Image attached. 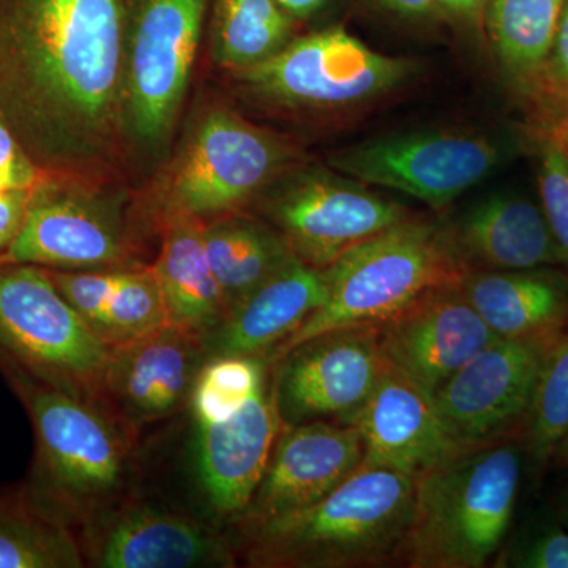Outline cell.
<instances>
[{"label": "cell", "mask_w": 568, "mask_h": 568, "mask_svg": "<svg viewBox=\"0 0 568 568\" xmlns=\"http://www.w3.org/2000/svg\"><path fill=\"white\" fill-rule=\"evenodd\" d=\"M293 28V18L276 0H215L213 58L230 69H248L282 51Z\"/></svg>", "instance_id": "obj_29"}, {"label": "cell", "mask_w": 568, "mask_h": 568, "mask_svg": "<svg viewBox=\"0 0 568 568\" xmlns=\"http://www.w3.org/2000/svg\"><path fill=\"white\" fill-rule=\"evenodd\" d=\"M467 272L446 227L410 216L324 268L323 306L267 361L324 332L379 325L428 291L462 283Z\"/></svg>", "instance_id": "obj_5"}, {"label": "cell", "mask_w": 568, "mask_h": 568, "mask_svg": "<svg viewBox=\"0 0 568 568\" xmlns=\"http://www.w3.org/2000/svg\"><path fill=\"white\" fill-rule=\"evenodd\" d=\"M466 265L488 271H528L560 265L540 205L519 194L485 197L448 231Z\"/></svg>", "instance_id": "obj_23"}, {"label": "cell", "mask_w": 568, "mask_h": 568, "mask_svg": "<svg viewBox=\"0 0 568 568\" xmlns=\"http://www.w3.org/2000/svg\"><path fill=\"white\" fill-rule=\"evenodd\" d=\"M538 142L537 185L540 207L555 239L560 265L568 268V156L549 129Z\"/></svg>", "instance_id": "obj_32"}, {"label": "cell", "mask_w": 568, "mask_h": 568, "mask_svg": "<svg viewBox=\"0 0 568 568\" xmlns=\"http://www.w3.org/2000/svg\"><path fill=\"white\" fill-rule=\"evenodd\" d=\"M203 235L226 315L295 257L274 226L244 215L226 213L209 220Z\"/></svg>", "instance_id": "obj_26"}, {"label": "cell", "mask_w": 568, "mask_h": 568, "mask_svg": "<svg viewBox=\"0 0 568 568\" xmlns=\"http://www.w3.org/2000/svg\"><path fill=\"white\" fill-rule=\"evenodd\" d=\"M207 361L203 336L170 324L112 347L103 383L106 405L138 435L189 405Z\"/></svg>", "instance_id": "obj_19"}, {"label": "cell", "mask_w": 568, "mask_h": 568, "mask_svg": "<svg viewBox=\"0 0 568 568\" xmlns=\"http://www.w3.org/2000/svg\"><path fill=\"white\" fill-rule=\"evenodd\" d=\"M327 295L323 268L293 257L227 313L205 342L209 358L216 355L274 353L320 310Z\"/></svg>", "instance_id": "obj_21"}, {"label": "cell", "mask_w": 568, "mask_h": 568, "mask_svg": "<svg viewBox=\"0 0 568 568\" xmlns=\"http://www.w3.org/2000/svg\"><path fill=\"white\" fill-rule=\"evenodd\" d=\"M268 364L283 425L357 424L386 369L376 325L324 332Z\"/></svg>", "instance_id": "obj_11"}, {"label": "cell", "mask_w": 568, "mask_h": 568, "mask_svg": "<svg viewBox=\"0 0 568 568\" xmlns=\"http://www.w3.org/2000/svg\"><path fill=\"white\" fill-rule=\"evenodd\" d=\"M265 213L294 256L323 271L355 246L410 219L403 205L354 179L323 170L293 175L271 194Z\"/></svg>", "instance_id": "obj_13"}, {"label": "cell", "mask_w": 568, "mask_h": 568, "mask_svg": "<svg viewBox=\"0 0 568 568\" xmlns=\"http://www.w3.org/2000/svg\"><path fill=\"white\" fill-rule=\"evenodd\" d=\"M33 432L24 481L41 506L71 528L134 493L136 433L106 406L7 373Z\"/></svg>", "instance_id": "obj_2"}, {"label": "cell", "mask_w": 568, "mask_h": 568, "mask_svg": "<svg viewBox=\"0 0 568 568\" xmlns=\"http://www.w3.org/2000/svg\"><path fill=\"white\" fill-rule=\"evenodd\" d=\"M560 336L497 338L437 388V413L458 446H489L523 429L538 376Z\"/></svg>", "instance_id": "obj_14"}, {"label": "cell", "mask_w": 568, "mask_h": 568, "mask_svg": "<svg viewBox=\"0 0 568 568\" xmlns=\"http://www.w3.org/2000/svg\"><path fill=\"white\" fill-rule=\"evenodd\" d=\"M521 454L500 440L462 452L416 478L402 560L413 568H480L514 517Z\"/></svg>", "instance_id": "obj_4"}, {"label": "cell", "mask_w": 568, "mask_h": 568, "mask_svg": "<svg viewBox=\"0 0 568 568\" xmlns=\"http://www.w3.org/2000/svg\"><path fill=\"white\" fill-rule=\"evenodd\" d=\"M376 331L384 364L432 395L499 338L459 284L428 291Z\"/></svg>", "instance_id": "obj_16"}, {"label": "cell", "mask_w": 568, "mask_h": 568, "mask_svg": "<svg viewBox=\"0 0 568 568\" xmlns=\"http://www.w3.org/2000/svg\"><path fill=\"white\" fill-rule=\"evenodd\" d=\"M47 271L63 297L111 349L168 324L162 291L151 265Z\"/></svg>", "instance_id": "obj_22"}, {"label": "cell", "mask_w": 568, "mask_h": 568, "mask_svg": "<svg viewBox=\"0 0 568 568\" xmlns=\"http://www.w3.org/2000/svg\"><path fill=\"white\" fill-rule=\"evenodd\" d=\"M355 425L364 440L361 469L416 480L466 450L448 435L433 395L387 365Z\"/></svg>", "instance_id": "obj_20"}, {"label": "cell", "mask_w": 568, "mask_h": 568, "mask_svg": "<svg viewBox=\"0 0 568 568\" xmlns=\"http://www.w3.org/2000/svg\"><path fill=\"white\" fill-rule=\"evenodd\" d=\"M77 532L24 481L0 484V568H82Z\"/></svg>", "instance_id": "obj_27"}, {"label": "cell", "mask_w": 568, "mask_h": 568, "mask_svg": "<svg viewBox=\"0 0 568 568\" xmlns=\"http://www.w3.org/2000/svg\"><path fill=\"white\" fill-rule=\"evenodd\" d=\"M43 175L0 111V192L32 190Z\"/></svg>", "instance_id": "obj_34"}, {"label": "cell", "mask_w": 568, "mask_h": 568, "mask_svg": "<svg viewBox=\"0 0 568 568\" xmlns=\"http://www.w3.org/2000/svg\"><path fill=\"white\" fill-rule=\"evenodd\" d=\"M104 345L52 282L47 268L0 263V373L31 377L106 406ZM110 409V407H108Z\"/></svg>", "instance_id": "obj_6"}, {"label": "cell", "mask_w": 568, "mask_h": 568, "mask_svg": "<svg viewBox=\"0 0 568 568\" xmlns=\"http://www.w3.org/2000/svg\"><path fill=\"white\" fill-rule=\"evenodd\" d=\"M413 477L358 469L294 514L237 529V555L260 568L383 567L402 560L413 518Z\"/></svg>", "instance_id": "obj_3"}, {"label": "cell", "mask_w": 568, "mask_h": 568, "mask_svg": "<svg viewBox=\"0 0 568 568\" xmlns=\"http://www.w3.org/2000/svg\"><path fill=\"white\" fill-rule=\"evenodd\" d=\"M439 13H446L462 24L478 26L485 24V11L488 0H436Z\"/></svg>", "instance_id": "obj_37"}, {"label": "cell", "mask_w": 568, "mask_h": 568, "mask_svg": "<svg viewBox=\"0 0 568 568\" xmlns=\"http://www.w3.org/2000/svg\"><path fill=\"white\" fill-rule=\"evenodd\" d=\"M504 566L568 568V530L549 529L508 559Z\"/></svg>", "instance_id": "obj_35"}, {"label": "cell", "mask_w": 568, "mask_h": 568, "mask_svg": "<svg viewBox=\"0 0 568 568\" xmlns=\"http://www.w3.org/2000/svg\"><path fill=\"white\" fill-rule=\"evenodd\" d=\"M551 462L556 466L568 469V433L562 437V440L556 447L555 454H552Z\"/></svg>", "instance_id": "obj_41"}, {"label": "cell", "mask_w": 568, "mask_h": 568, "mask_svg": "<svg viewBox=\"0 0 568 568\" xmlns=\"http://www.w3.org/2000/svg\"><path fill=\"white\" fill-rule=\"evenodd\" d=\"M566 0H488L484 29L511 84L536 95Z\"/></svg>", "instance_id": "obj_28"}, {"label": "cell", "mask_w": 568, "mask_h": 568, "mask_svg": "<svg viewBox=\"0 0 568 568\" xmlns=\"http://www.w3.org/2000/svg\"><path fill=\"white\" fill-rule=\"evenodd\" d=\"M362 462L364 440L357 425H283L248 507L231 528H250L313 506L354 476Z\"/></svg>", "instance_id": "obj_17"}, {"label": "cell", "mask_w": 568, "mask_h": 568, "mask_svg": "<svg viewBox=\"0 0 568 568\" xmlns=\"http://www.w3.org/2000/svg\"><path fill=\"white\" fill-rule=\"evenodd\" d=\"M293 20H308L325 9L328 0H276Z\"/></svg>", "instance_id": "obj_39"}, {"label": "cell", "mask_w": 568, "mask_h": 568, "mask_svg": "<svg viewBox=\"0 0 568 568\" xmlns=\"http://www.w3.org/2000/svg\"><path fill=\"white\" fill-rule=\"evenodd\" d=\"M568 433V331L552 347L538 376L536 394L523 426V440L537 467L551 462Z\"/></svg>", "instance_id": "obj_31"}, {"label": "cell", "mask_w": 568, "mask_h": 568, "mask_svg": "<svg viewBox=\"0 0 568 568\" xmlns=\"http://www.w3.org/2000/svg\"><path fill=\"white\" fill-rule=\"evenodd\" d=\"M416 62L372 50L343 28L291 40L272 58L239 70L254 93L295 108L355 106L405 84Z\"/></svg>", "instance_id": "obj_7"}, {"label": "cell", "mask_w": 568, "mask_h": 568, "mask_svg": "<svg viewBox=\"0 0 568 568\" xmlns=\"http://www.w3.org/2000/svg\"><path fill=\"white\" fill-rule=\"evenodd\" d=\"M209 0H132L125 29V123L159 142L181 108Z\"/></svg>", "instance_id": "obj_8"}, {"label": "cell", "mask_w": 568, "mask_h": 568, "mask_svg": "<svg viewBox=\"0 0 568 568\" xmlns=\"http://www.w3.org/2000/svg\"><path fill=\"white\" fill-rule=\"evenodd\" d=\"M204 222L166 212L163 241L151 271L162 291L168 324L207 338L226 317L204 246Z\"/></svg>", "instance_id": "obj_25"}, {"label": "cell", "mask_w": 568, "mask_h": 568, "mask_svg": "<svg viewBox=\"0 0 568 568\" xmlns=\"http://www.w3.org/2000/svg\"><path fill=\"white\" fill-rule=\"evenodd\" d=\"M551 130V133L555 134L556 140L559 141V144L562 145L564 152L568 156V112H564V114L558 115L556 121L548 126Z\"/></svg>", "instance_id": "obj_40"}, {"label": "cell", "mask_w": 568, "mask_h": 568, "mask_svg": "<svg viewBox=\"0 0 568 568\" xmlns=\"http://www.w3.org/2000/svg\"><path fill=\"white\" fill-rule=\"evenodd\" d=\"M534 97L548 102L558 115L568 112V0Z\"/></svg>", "instance_id": "obj_33"}, {"label": "cell", "mask_w": 568, "mask_h": 568, "mask_svg": "<svg viewBox=\"0 0 568 568\" xmlns=\"http://www.w3.org/2000/svg\"><path fill=\"white\" fill-rule=\"evenodd\" d=\"M282 428L271 364L263 384L237 414L220 424L196 425L194 470L220 528L233 525L248 507Z\"/></svg>", "instance_id": "obj_18"}, {"label": "cell", "mask_w": 568, "mask_h": 568, "mask_svg": "<svg viewBox=\"0 0 568 568\" xmlns=\"http://www.w3.org/2000/svg\"><path fill=\"white\" fill-rule=\"evenodd\" d=\"M387 10L406 20H429L439 13L436 0H379Z\"/></svg>", "instance_id": "obj_38"}, {"label": "cell", "mask_w": 568, "mask_h": 568, "mask_svg": "<svg viewBox=\"0 0 568 568\" xmlns=\"http://www.w3.org/2000/svg\"><path fill=\"white\" fill-rule=\"evenodd\" d=\"M503 151L491 138L455 130L390 134L343 149L331 159L339 174L444 207L487 179Z\"/></svg>", "instance_id": "obj_9"}, {"label": "cell", "mask_w": 568, "mask_h": 568, "mask_svg": "<svg viewBox=\"0 0 568 568\" xmlns=\"http://www.w3.org/2000/svg\"><path fill=\"white\" fill-rule=\"evenodd\" d=\"M32 190L0 192V256L7 253L20 234Z\"/></svg>", "instance_id": "obj_36"}, {"label": "cell", "mask_w": 568, "mask_h": 568, "mask_svg": "<svg viewBox=\"0 0 568 568\" xmlns=\"http://www.w3.org/2000/svg\"><path fill=\"white\" fill-rule=\"evenodd\" d=\"M268 362L254 355H216L201 368L190 396L194 424L227 420L256 394L267 375Z\"/></svg>", "instance_id": "obj_30"}, {"label": "cell", "mask_w": 568, "mask_h": 568, "mask_svg": "<svg viewBox=\"0 0 568 568\" xmlns=\"http://www.w3.org/2000/svg\"><path fill=\"white\" fill-rule=\"evenodd\" d=\"M567 519H568V503H567Z\"/></svg>", "instance_id": "obj_42"}, {"label": "cell", "mask_w": 568, "mask_h": 568, "mask_svg": "<svg viewBox=\"0 0 568 568\" xmlns=\"http://www.w3.org/2000/svg\"><path fill=\"white\" fill-rule=\"evenodd\" d=\"M85 567L231 568L233 538L215 523L132 493L77 529Z\"/></svg>", "instance_id": "obj_10"}, {"label": "cell", "mask_w": 568, "mask_h": 568, "mask_svg": "<svg viewBox=\"0 0 568 568\" xmlns=\"http://www.w3.org/2000/svg\"><path fill=\"white\" fill-rule=\"evenodd\" d=\"M290 160L275 138L233 112L204 115L186 144L168 189V211L201 222L226 215L248 203L274 181Z\"/></svg>", "instance_id": "obj_12"}, {"label": "cell", "mask_w": 568, "mask_h": 568, "mask_svg": "<svg viewBox=\"0 0 568 568\" xmlns=\"http://www.w3.org/2000/svg\"><path fill=\"white\" fill-rule=\"evenodd\" d=\"M0 263L54 271L134 267L133 244L118 209L44 173L32 189L24 223Z\"/></svg>", "instance_id": "obj_15"}, {"label": "cell", "mask_w": 568, "mask_h": 568, "mask_svg": "<svg viewBox=\"0 0 568 568\" xmlns=\"http://www.w3.org/2000/svg\"><path fill=\"white\" fill-rule=\"evenodd\" d=\"M459 287L499 338L560 336L568 331V278L547 267L467 272Z\"/></svg>", "instance_id": "obj_24"}, {"label": "cell", "mask_w": 568, "mask_h": 568, "mask_svg": "<svg viewBox=\"0 0 568 568\" xmlns=\"http://www.w3.org/2000/svg\"><path fill=\"white\" fill-rule=\"evenodd\" d=\"M123 0H0V111L44 173L110 155L125 123Z\"/></svg>", "instance_id": "obj_1"}]
</instances>
